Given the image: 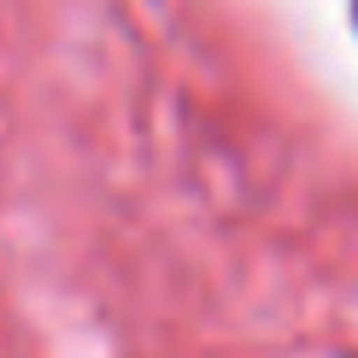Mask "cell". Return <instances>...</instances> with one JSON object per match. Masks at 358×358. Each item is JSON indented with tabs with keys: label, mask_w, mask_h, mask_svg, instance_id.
<instances>
[{
	"label": "cell",
	"mask_w": 358,
	"mask_h": 358,
	"mask_svg": "<svg viewBox=\"0 0 358 358\" xmlns=\"http://www.w3.org/2000/svg\"><path fill=\"white\" fill-rule=\"evenodd\" d=\"M352 6H358V0H352Z\"/></svg>",
	"instance_id": "cell-1"
}]
</instances>
